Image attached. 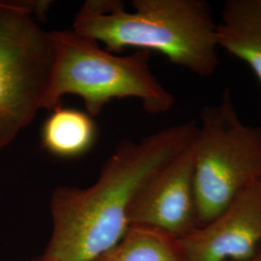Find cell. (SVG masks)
Segmentation results:
<instances>
[{
    "label": "cell",
    "instance_id": "obj_1",
    "mask_svg": "<svg viewBox=\"0 0 261 261\" xmlns=\"http://www.w3.org/2000/svg\"><path fill=\"white\" fill-rule=\"evenodd\" d=\"M197 124L162 129L139 141L122 140L97 181L86 188L59 186L50 198L53 230L36 261H91L121 240L140 189L194 141Z\"/></svg>",
    "mask_w": 261,
    "mask_h": 261
},
{
    "label": "cell",
    "instance_id": "obj_2",
    "mask_svg": "<svg viewBox=\"0 0 261 261\" xmlns=\"http://www.w3.org/2000/svg\"><path fill=\"white\" fill-rule=\"evenodd\" d=\"M132 11L119 0H87L74 18L73 30L124 49L156 51L174 65L207 77L219 67L217 22L205 0H133Z\"/></svg>",
    "mask_w": 261,
    "mask_h": 261
},
{
    "label": "cell",
    "instance_id": "obj_3",
    "mask_svg": "<svg viewBox=\"0 0 261 261\" xmlns=\"http://www.w3.org/2000/svg\"><path fill=\"white\" fill-rule=\"evenodd\" d=\"M49 32L55 60L43 109L53 111L61 106L66 95L83 99L92 117L115 99H138L151 114L168 112L173 107L174 96L150 69L149 51L120 56L73 29Z\"/></svg>",
    "mask_w": 261,
    "mask_h": 261
},
{
    "label": "cell",
    "instance_id": "obj_4",
    "mask_svg": "<svg viewBox=\"0 0 261 261\" xmlns=\"http://www.w3.org/2000/svg\"><path fill=\"white\" fill-rule=\"evenodd\" d=\"M46 0L0 1V151L28 127L50 82L55 48Z\"/></svg>",
    "mask_w": 261,
    "mask_h": 261
},
{
    "label": "cell",
    "instance_id": "obj_5",
    "mask_svg": "<svg viewBox=\"0 0 261 261\" xmlns=\"http://www.w3.org/2000/svg\"><path fill=\"white\" fill-rule=\"evenodd\" d=\"M261 180V127L242 121L226 90L200 113L195 139V192L199 226Z\"/></svg>",
    "mask_w": 261,
    "mask_h": 261
},
{
    "label": "cell",
    "instance_id": "obj_6",
    "mask_svg": "<svg viewBox=\"0 0 261 261\" xmlns=\"http://www.w3.org/2000/svg\"><path fill=\"white\" fill-rule=\"evenodd\" d=\"M128 222L129 226L158 229L178 239L199 227L195 192V140L140 189L130 205Z\"/></svg>",
    "mask_w": 261,
    "mask_h": 261
},
{
    "label": "cell",
    "instance_id": "obj_7",
    "mask_svg": "<svg viewBox=\"0 0 261 261\" xmlns=\"http://www.w3.org/2000/svg\"><path fill=\"white\" fill-rule=\"evenodd\" d=\"M179 244L182 261H244L260 252L261 180Z\"/></svg>",
    "mask_w": 261,
    "mask_h": 261
},
{
    "label": "cell",
    "instance_id": "obj_8",
    "mask_svg": "<svg viewBox=\"0 0 261 261\" xmlns=\"http://www.w3.org/2000/svg\"><path fill=\"white\" fill-rule=\"evenodd\" d=\"M220 48L252 69L261 83V0H227L217 22Z\"/></svg>",
    "mask_w": 261,
    "mask_h": 261
},
{
    "label": "cell",
    "instance_id": "obj_9",
    "mask_svg": "<svg viewBox=\"0 0 261 261\" xmlns=\"http://www.w3.org/2000/svg\"><path fill=\"white\" fill-rule=\"evenodd\" d=\"M98 128L87 112L57 107L44 122L42 145L51 155L62 159L83 156L93 147Z\"/></svg>",
    "mask_w": 261,
    "mask_h": 261
},
{
    "label": "cell",
    "instance_id": "obj_10",
    "mask_svg": "<svg viewBox=\"0 0 261 261\" xmlns=\"http://www.w3.org/2000/svg\"><path fill=\"white\" fill-rule=\"evenodd\" d=\"M91 261H182V255L176 237L132 225L119 242Z\"/></svg>",
    "mask_w": 261,
    "mask_h": 261
},
{
    "label": "cell",
    "instance_id": "obj_11",
    "mask_svg": "<svg viewBox=\"0 0 261 261\" xmlns=\"http://www.w3.org/2000/svg\"><path fill=\"white\" fill-rule=\"evenodd\" d=\"M244 261H261V251L259 252H257L255 255H253L251 258Z\"/></svg>",
    "mask_w": 261,
    "mask_h": 261
}]
</instances>
